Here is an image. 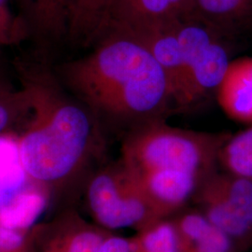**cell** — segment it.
<instances>
[{"instance_id": "obj_1", "label": "cell", "mask_w": 252, "mask_h": 252, "mask_svg": "<svg viewBox=\"0 0 252 252\" xmlns=\"http://www.w3.org/2000/svg\"><path fill=\"white\" fill-rule=\"evenodd\" d=\"M99 39L95 51L68 66L70 86L91 108L109 116L135 126L158 119L174 104L161 65L132 37L107 33Z\"/></svg>"}, {"instance_id": "obj_2", "label": "cell", "mask_w": 252, "mask_h": 252, "mask_svg": "<svg viewBox=\"0 0 252 252\" xmlns=\"http://www.w3.org/2000/svg\"><path fill=\"white\" fill-rule=\"evenodd\" d=\"M35 116L19 141L27 175L39 182H57L79 171L94 143V125L81 105L43 90L31 92Z\"/></svg>"}, {"instance_id": "obj_3", "label": "cell", "mask_w": 252, "mask_h": 252, "mask_svg": "<svg viewBox=\"0 0 252 252\" xmlns=\"http://www.w3.org/2000/svg\"><path fill=\"white\" fill-rule=\"evenodd\" d=\"M230 136L178 128L161 118L153 119L127 134L120 161L133 174L178 171L206 178L220 167V153Z\"/></svg>"}, {"instance_id": "obj_4", "label": "cell", "mask_w": 252, "mask_h": 252, "mask_svg": "<svg viewBox=\"0 0 252 252\" xmlns=\"http://www.w3.org/2000/svg\"><path fill=\"white\" fill-rule=\"evenodd\" d=\"M87 202L96 224L109 232L133 229L137 233L162 220L121 161L92 178Z\"/></svg>"}, {"instance_id": "obj_5", "label": "cell", "mask_w": 252, "mask_h": 252, "mask_svg": "<svg viewBox=\"0 0 252 252\" xmlns=\"http://www.w3.org/2000/svg\"><path fill=\"white\" fill-rule=\"evenodd\" d=\"M190 203L240 252L252 246V180L218 168L199 183Z\"/></svg>"}, {"instance_id": "obj_6", "label": "cell", "mask_w": 252, "mask_h": 252, "mask_svg": "<svg viewBox=\"0 0 252 252\" xmlns=\"http://www.w3.org/2000/svg\"><path fill=\"white\" fill-rule=\"evenodd\" d=\"M194 13L193 0H111L96 39L108 32L177 23Z\"/></svg>"}, {"instance_id": "obj_7", "label": "cell", "mask_w": 252, "mask_h": 252, "mask_svg": "<svg viewBox=\"0 0 252 252\" xmlns=\"http://www.w3.org/2000/svg\"><path fill=\"white\" fill-rule=\"evenodd\" d=\"M180 22L108 33L122 34L143 44L165 74L174 104L179 108H186L191 105V101L177 37V26Z\"/></svg>"}, {"instance_id": "obj_8", "label": "cell", "mask_w": 252, "mask_h": 252, "mask_svg": "<svg viewBox=\"0 0 252 252\" xmlns=\"http://www.w3.org/2000/svg\"><path fill=\"white\" fill-rule=\"evenodd\" d=\"M178 252H240L234 241L195 208H184L170 218Z\"/></svg>"}, {"instance_id": "obj_9", "label": "cell", "mask_w": 252, "mask_h": 252, "mask_svg": "<svg viewBox=\"0 0 252 252\" xmlns=\"http://www.w3.org/2000/svg\"><path fill=\"white\" fill-rule=\"evenodd\" d=\"M216 92L219 105L228 117L252 125V57L231 61Z\"/></svg>"}, {"instance_id": "obj_10", "label": "cell", "mask_w": 252, "mask_h": 252, "mask_svg": "<svg viewBox=\"0 0 252 252\" xmlns=\"http://www.w3.org/2000/svg\"><path fill=\"white\" fill-rule=\"evenodd\" d=\"M111 233L97 224H92L78 214L66 217L55 229L54 236L40 252H98Z\"/></svg>"}, {"instance_id": "obj_11", "label": "cell", "mask_w": 252, "mask_h": 252, "mask_svg": "<svg viewBox=\"0 0 252 252\" xmlns=\"http://www.w3.org/2000/svg\"><path fill=\"white\" fill-rule=\"evenodd\" d=\"M230 63L228 50L220 36L207 46L190 71L189 90L193 104L211 91H217Z\"/></svg>"}, {"instance_id": "obj_12", "label": "cell", "mask_w": 252, "mask_h": 252, "mask_svg": "<svg viewBox=\"0 0 252 252\" xmlns=\"http://www.w3.org/2000/svg\"><path fill=\"white\" fill-rule=\"evenodd\" d=\"M196 14L224 35L252 26V0H193Z\"/></svg>"}, {"instance_id": "obj_13", "label": "cell", "mask_w": 252, "mask_h": 252, "mask_svg": "<svg viewBox=\"0 0 252 252\" xmlns=\"http://www.w3.org/2000/svg\"><path fill=\"white\" fill-rule=\"evenodd\" d=\"M19 141L0 135V210L28 186Z\"/></svg>"}, {"instance_id": "obj_14", "label": "cell", "mask_w": 252, "mask_h": 252, "mask_svg": "<svg viewBox=\"0 0 252 252\" xmlns=\"http://www.w3.org/2000/svg\"><path fill=\"white\" fill-rule=\"evenodd\" d=\"M111 0H70L66 31L73 39H96Z\"/></svg>"}, {"instance_id": "obj_15", "label": "cell", "mask_w": 252, "mask_h": 252, "mask_svg": "<svg viewBox=\"0 0 252 252\" xmlns=\"http://www.w3.org/2000/svg\"><path fill=\"white\" fill-rule=\"evenodd\" d=\"M46 207L44 193L27 186L0 210V225L11 230H25L33 225Z\"/></svg>"}, {"instance_id": "obj_16", "label": "cell", "mask_w": 252, "mask_h": 252, "mask_svg": "<svg viewBox=\"0 0 252 252\" xmlns=\"http://www.w3.org/2000/svg\"><path fill=\"white\" fill-rule=\"evenodd\" d=\"M219 164L222 170L252 180V125L227 139Z\"/></svg>"}, {"instance_id": "obj_17", "label": "cell", "mask_w": 252, "mask_h": 252, "mask_svg": "<svg viewBox=\"0 0 252 252\" xmlns=\"http://www.w3.org/2000/svg\"><path fill=\"white\" fill-rule=\"evenodd\" d=\"M136 252H178L174 227L165 219L135 233Z\"/></svg>"}, {"instance_id": "obj_18", "label": "cell", "mask_w": 252, "mask_h": 252, "mask_svg": "<svg viewBox=\"0 0 252 252\" xmlns=\"http://www.w3.org/2000/svg\"><path fill=\"white\" fill-rule=\"evenodd\" d=\"M70 0H35L33 16L36 27L49 34L66 30Z\"/></svg>"}, {"instance_id": "obj_19", "label": "cell", "mask_w": 252, "mask_h": 252, "mask_svg": "<svg viewBox=\"0 0 252 252\" xmlns=\"http://www.w3.org/2000/svg\"><path fill=\"white\" fill-rule=\"evenodd\" d=\"M136 239L132 236H120L111 234L101 245L98 252H136Z\"/></svg>"}, {"instance_id": "obj_20", "label": "cell", "mask_w": 252, "mask_h": 252, "mask_svg": "<svg viewBox=\"0 0 252 252\" xmlns=\"http://www.w3.org/2000/svg\"><path fill=\"white\" fill-rule=\"evenodd\" d=\"M25 252V237L18 231L0 225V252Z\"/></svg>"}, {"instance_id": "obj_21", "label": "cell", "mask_w": 252, "mask_h": 252, "mask_svg": "<svg viewBox=\"0 0 252 252\" xmlns=\"http://www.w3.org/2000/svg\"><path fill=\"white\" fill-rule=\"evenodd\" d=\"M13 30L14 24L8 7V0H0V42L9 40Z\"/></svg>"}, {"instance_id": "obj_22", "label": "cell", "mask_w": 252, "mask_h": 252, "mask_svg": "<svg viewBox=\"0 0 252 252\" xmlns=\"http://www.w3.org/2000/svg\"><path fill=\"white\" fill-rule=\"evenodd\" d=\"M10 112L9 108L0 102V133L9 125Z\"/></svg>"}]
</instances>
